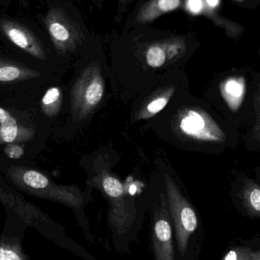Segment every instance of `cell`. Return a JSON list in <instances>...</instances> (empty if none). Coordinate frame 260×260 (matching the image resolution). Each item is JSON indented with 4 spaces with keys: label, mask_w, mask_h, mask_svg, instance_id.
I'll use <instances>...</instances> for the list:
<instances>
[{
    "label": "cell",
    "mask_w": 260,
    "mask_h": 260,
    "mask_svg": "<svg viewBox=\"0 0 260 260\" xmlns=\"http://www.w3.org/2000/svg\"><path fill=\"white\" fill-rule=\"evenodd\" d=\"M0 260H30L18 237L3 235L0 238Z\"/></svg>",
    "instance_id": "52a82bcc"
},
{
    "label": "cell",
    "mask_w": 260,
    "mask_h": 260,
    "mask_svg": "<svg viewBox=\"0 0 260 260\" xmlns=\"http://www.w3.org/2000/svg\"><path fill=\"white\" fill-rule=\"evenodd\" d=\"M103 188L107 195L115 199L121 197L124 191L122 183L112 177H107L104 179Z\"/></svg>",
    "instance_id": "7c38bea8"
},
{
    "label": "cell",
    "mask_w": 260,
    "mask_h": 260,
    "mask_svg": "<svg viewBox=\"0 0 260 260\" xmlns=\"http://www.w3.org/2000/svg\"><path fill=\"white\" fill-rule=\"evenodd\" d=\"M168 102V98L165 97V96L157 98L155 100H153L152 102L148 104L147 106V111L151 114H157L166 107Z\"/></svg>",
    "instance_id": "e0dca14e"
},
{
    "label": "cell",
    "mask_w": 260,
    "mask_h": 260,
    "mask_svg": "<svg viewBox=\"0 0 260 260\" xmlns=\"http://www.w3.org/2000/svg\"><path fill=\"white\" fill-rule=\"evenodd\" d=\"M6 154L11 158H20L24 154V150L19 145H10L6 149Z\"/></svg>",
    "instance_id": "ffe728a7"
},
{
    "label": "cell",
    "mask_w": 260,
    "mask_h": 260,
    "mask_svg": "<svg viewBox=\"0 0 260 260\" xmlns=\"http://www.w3.org/2000/svg\"><path fill=\"white\" fill-rule=\"evenodd\" d=\"M121 1H124V0H121Z\"/></svg>",
    "instance_id": "603a6c76"
},
{
    "label": "cell",
    "mask_w": 260,
    "mask_h": 260,
    "mask_svg": "<svg viewBox=\"0 0 260 260\" xmlns=\"http://www.w3.org/2000/svg\"><path fill=\"white\" fill-rule=\"evenodd\" d=\"M186 8L190 13L197 15L201 13L204 8L203 0H187L186 1Z\"/></svg>",
    "instance_id": "d6986e66"
},
{
    "label": "cell",
    "mask_w": 260,
    "mask_h": 260,
    "mask_svg": "<svg viewBox=\"0 0 260 260\" xmlns=\"http://www.w3.org/2000/svg\"><path fill=\"white\" fill-rule=\"evenodd\" d=\"M248 206L253 212L260 214V189L254 188L247 195Z\"/></svg>",
    "instance_id": "2e32d148"
},
{
    "label": "cell",
    "mask_w": 260,
    "mask_h": 260,
    "mask_svg": "<svg viewBox=\"0 0 260 260\" xmlns=\"http://www.w3.org/2000/svg\"><path fill=\"white\" fill-rule=\"evenodd\" d=\"M44 23L55 47L62 51L75 48L83 36L76 23L58 8L49 11Z\"/></svg>",
    "instance_id": "7a4b0ae2"
},
{
    "label": "cell",
    "mask_w": 260,
    "mask_h": 260,
    "mask_svg": "<svg viewBox=\"0 0 260 260\" xmlns=\"http://www.w3.org/2000/svg\"><path fill=\"white\" fill-rule=\"evenodd\" d=\"M253 260H260V250L258 252L254 253V256H253Z\"/></svg>",
    "instance_id": "7402d4cb"
},
{
    "label": "cell",
    "mask_w": 260,
    "mask_h": 260,
    "mask_svg": "<svg viewBox=\"0 0 260 260\" xmlns=\"http://www.w3.org/2000/svg\"><path fill=\"white\" fill-rule=\"evenodd\" d=\"M169 50V42L168 49H165V44H154L148 47L145 54L146 62L149 67L152 68H159L165 63Z\"/></svg>",
    "instance_id": "30bf717a"
},
{
    "label": "cell",
    "mask_w": 260,
    "mask_h": 260,
    "mask_svg": "<svg viewBox=\"0 0 260 260\" xmlns=\"http://www.w3.org/2000/svg\"><path fill=\"white\" fill-rule=\"evenodd\" d=\"M224 91L228 99H231L235 103L236 101L240 100L244 94V85L243 83L237 79H230L224 85Z\"/></svg>",
    "instance_id": "4fadbf2b"
},
{
    "label": "cell",
    "mask_w": 260,
    "mask_h": 260,
    "mask_svg": "<svg viewBox=\"0 0 260 260\" xmlns=\"http://www.w3.org/2000/svg\"><path fill=\"white\" fill-rule=\"evenodd\" d=\"M18 133L17 123L4 110L0 108V139L3 142H12Z\"/></svg>",
    "instance_id": "ba28073f"
},
{
    "label": "cell",
    "mask_w": 260,
    "mask_h": 260,
    "mask_svg": "<svg viewBox=\"0 0 260 260\" xmlns=\"http://www.w3.org/2000/svg\"><path fill=\"white\" fill-rule=\"evenodd\" d=\"M60 93L57 88H52L49 89L43 99V104L44 105H50L55 103L59 99Z\"/></svg>",
    "instance_id": "ac0fdd59"
},
{
    "label": "cell",
    "mask_w": 260,
    "mask_h": 260,
    "mask_svg": "<svg viewBox=\"0 0 260 260\" xmlns=\"http://www.w3.org/2000/svg\"><path fill=\"white\" fill-rule=\"evenodd\" d=\"M182 133L189 137L204 141L218 140L215 128L212 127L209 120L197 111H187L180 121Z\"/></svg>",
    "instance_id": "277c9868"
},
{
    "label": "cell",
    "mask_w": 260,
    "mask_h": 260,
    "mask_svg": "<svg viewBox=\"0 0 260 260\" xmlns=\"http://www.w3.org/2000/svg\"><path fill=\"white\" fill-rule=\"evenodd\" d=\"M104 94L103 81L100 76H94L85 90L84 99L89 107L96 106L102 100Z\"/></svg>",
    "instance_id": "9c48e42d"
},
{
    "label": "cell",
    "mask_w": 260,
    "mask_h": 260,
    "mask_svg": "<svg viewBox=\"0 0 260 260\" xmlns=\"http://www.w3.org/2000/svg\"><path fill=\"white\" fill-rule=\"evenodd\" d=\"M24 181L27 186L35 189H44L49 186V180L45 176L35 171L24 174Z\"/></svg>",
    "instance_id": "8fae6325"
},
{
    "label": "cell",
    "mask_w": 260,
    "mask_h": 260,
    "mask_svg": "<svg viewBox=\"0 0 260 260\" xmlns=\"http://www.w3.org/2000/svg\"><path fill=\"white\" fill-rule=\"evenodd\" d=\"M220 0H206V4L211 8H215L219 4Z\"/></svg>",
    "instance_id": "44dd1931"
},
{
    "label": "cell",
    "mask_w": 260,
    "mask_h": 260,
    "mask_svg": "<svg viewBox=\"0 0 260 260\" xmlns=\"http://www.w3.org/2000/svg\"><path fill=\"white\" fill-rule=\"evenodd\" d=\"M21 75V70L18 67L11 65L0 67V82H10L18 79Z\"/></svg>",
    "instance_id": "9a60e30c"
},
{
    "label": "cell",
    "mask_w": 260,
    "mask_h": 260,
    "mask_svg": "<svg viewBox=\"0 0 260 260\" xmlns=\"http://www.w3.org/2000/svg\"><path fill=\"white\" fill-rule=\"evenodd\" d=\"M254 253L250 249L238 247L231 250L222 260H253Z\"/></svg>",
    "instance_id": "5bb4252c"
},
{
    "label": "cell",
    "mask_w": 260,
    "mask_h": 260,
    "mask_svg": "<svg viewBox=\"0 0 260 260\" xmlns=\"http://www.w3.org/2000/svg\"><path fill=\"white\" fill-rule=\"evenodd\" d=\"M0 30L12 44L19 48L37 57L42 58L44 56L39 41L26 26L12 20L1 19Z\"/></svg>",
    "instance_id": "3957f363"
},
{
    "label": "cell",
    "mask_w": 260,
    "mask_h": 260,
    "mask_svg": "<svg viewBox=\"0 0 260 260\" xmlns=\"http://www.w3.org/2000/svg\"><path fill=\"white\" fill-rule=\"evenodd\" d=\"M170 212L174 221L177 247L181 256L186 253L189 238L198 226V219L192 208L182 198L177 189L168 183Z\"/></svg>",
    "instance_id": "6da1fadb"
},
{
    "label": "cell",
    "mask_w": 260,
    "mask_h": 260,
    "mask_svg": "<svg viewBox=\"0 0 260 260\" xmlns=\"http://www.w3.org/2000/svg\"><path fill=\"white\" fill-rule=\"evenodd\" d=\"M181 2V0H149L139 9L136 21L139 23L151 22L160 15L178 9Z\"/></svg>",
    "instance_id": "8992f818"
},
{
    "label": "cell",
    "mask_w": 260,
    "mask_h": 260,
    "mask_svg": "<svg viewBox=\"0 0 260 260\" xmlns=\"http://www.w3.org/2000/svg\"><path fill=\"white\" fill-rule=\"evenodd\" d=\"M153 244L156 260H175L172 229L165 216L155 219L153 230Z\"/></svg>",
    "instance_id": "5b68a950"
}]
</instances>
